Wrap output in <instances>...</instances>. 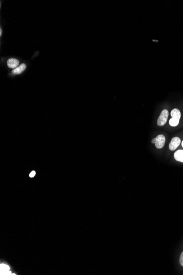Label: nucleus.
<instances>
[{"label": "nucleus", "mask_w": 183, "mask_h": 275, "mask_svg": "<svg viewBox=\"0 0 183 275\" xmlns=\"http://www.w3.org/2000/svg\"><path fill=\"white\" fill-rule=\"evenodd\" d=\"M166 138L163 135H159L156 138H154L152 140V143H155V146L158 149H161L164 147V145L165 144Z\"/></svg>", "instance_id": "2"}, {"label": "nucleus", "mask_w": 183, "mask_h": 275, "mask_svg": "<svg viewBox=\"0 0 183 275\" xmlns=\"http://www.w3.org/2000/svg\"><path fill=\"white\" fill-rule=\"evenodd\" d=\"M10 270V268L8 265L5 264L1 265V275H6V273Z\"/></svg>", "instance_id": "8"}, {"label": "nucleus", "mask_w": 183, "mask_h": 275, "mask_svg": "<svg viewBox=\"0 0 183 275\" xmlns=\"http://www.w3.org/2000/svg\"><path fill=\"white\" fill-rule=\"evenodd\" d=\"M181 139L178 137L173 138L171 140V142L169 145V148L171 150H174L178 147L181 143Z\"/></svg>", "instance_id": "4"}, {"label": "nucleus", "mask_w": 183, "mask_h": 275, "mask_svg": "<svg viewBox=\"0 0 183 275\" xmlns=\"http://www.w3.org/2000/svg\"><path fill=\"white\" fill-rule=\"evenodd\" d=\"M181 145H182V147H183V142H181Z\"/></svg>", "instance_id": "12"}, {"label": "nucleus", "mask_w": 183, "mask_h": 275, "mask_svg": "<svg viewBox=\"0 0 183 275\" xmlns=\"http://www.w3.org/2000/svg\"><path fill=\"white\" fill-rule=\"evenodd\" d=\"M36 174V172L35 171H32L29 175V176L30 177H33Z\"/></svg>", "instance_id": "10"}, {"label": "nucleus", "mask_w": 183, "mask_h": 275, "mask_svg": "<svg viewBox=\"0 0 183 275\" xmlns=\"http://www.w3.org/2000/svg\"><path fill=\"white\" fill-rule=\"evenodd\" d=\"M2 29H0V35H2Z\"/></svg>", "instance_id": "11"}, {"label": "nucleus", "mask_w": 183, "mask_h": 275, "mask_svg": "<svg viewBox=\"0 0 183 275\" xmlns=\"http://www.w3.org/2000/svg\"><path fill=\"white\" fill-rule=\"evenodd\" d=\"M179 263L181 264V265L183 266V252L181 254L180 260H179Z\"/></svg>", "instance_id": "9"}, {"label": "nucleus", "mask_w": 183, "mask_h": 275, "mask_svg": "<svg viewBox=\"0 0 183 275\" xmlns=\"http://www.w3.org/2000/svg\"><path fill=\"white\" fill-rule=\"evenodd\" d=\"M174 157L177 161L183 163V150H178L176 151L174 154Z\"/></svg>", "instance_id": "6"}, {"label": "nucleus", "mask_w": 183, "mask_h": 275, "mask_svg": "<svg viewBox=\"0 0 183 275\" xmlns=\"http://www.w3.org/2000/svg\"><path fill=\"white\" fill-rule=\"evenodd\" d=\"M168 111L167 109H164L161 112L160 116L158 118L157 120V125L159 126H164L167 121V119L168 117Z\"/></svg>", "instance_id": "3"}, {"label": "nucleus", "mask_w": 183, "mask_h": 275, "mask_svg": "<svg viewBox=\"0 0 183 275\" xmlns=\"http://www.w3.org/2000/svg\"><path fill=\"white\" fill-rule=\"evenodd\" d=\"M26 65L25 64H21L19 66H18L17 68H16L15 69H14L12 71V73L13 74H21L23 71L26 69Z\"/></svg>", "instance_id": "7"}, {"label": "nucleus", "mask_w": 183, "mask_h": 275, "mask_svg": "<svg viewBox=\"0 0 183 275\" xmlns=\"http://www.w3.org/2000/svg\"><path fill=\"white\" fill-rule=\"evenodd\" d=\"M172 118L169 121V124L171 126H176L179 123V120L181 117V113L177 108H174L171 112Z\"/></svg>", "instance_id": "1"}, {"label": "nucleus", "mask_w": 183, "mask_h": 275, "mask_svg": "<svg viewBox=\"0 0 183 275\" xmlns=\"http://www.w3.org/2000/svg\"><path fill=\"white\" fill-rule=\"evenodd\" d=\"M19 62L17 59L15 58H10L7 61V66L10 68H17Z\"/></svg>", "instance_id": "5"}]
</instances>
